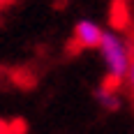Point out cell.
<instances>
[{"label": "cell", "mask_w": 134, "mask_h": 134, "mask_svg": "<svg viewBox=\"0 0 134 134\" xmlns=\"http://www.w3.org/2000/svg\"><path fill=\"white\" fill-rule=\"evenodd\" d=\"M102 35L104 30L97 26L95 21H79L74 26V32H72V40L67 42V53L76 55L86 49H99V42H102Z\"/></svg>", "instance_id": "cell-2"}, {"label": "cell", "mask_w": 134, "mask_h": 134, "mask_svg": "<svg viewBox=\"0 0 134 134\" xmlns=\"http://www.w3.org/2000/svg\"><path fill=\"white\" fill-rule=\"evenodd\" d=\"M0 134H19V132H14L12 127H9V122L0 120Z\"/></svg>", "instance_id": "cell-6"}, {"label": "cell", "mask_w": 134, "mask_h": 134, "mask_svg": "<svg viewBox=\"0 0 134 134\" xmlns=\"http://www.w3.org/2000/svg\"><path fill=\"white\" fill-rule=\"evenodd\" d=\"M122 83H125V79H120V76H116V74H109V72H107L99 86H102L104 90H111V93H118V90L122 88Z\"/></svg>", "instance_id": "cell-5"}, {"label": "cell", "mask_w": 134, "mask_h": 134, "mask_svg": "<svg viewBox=\"0 0 134 134\" xmlns=\"http://www.w3.org/2000/svg\"><path fill=\"white\" fill-rule=\"evenodd\" d=\"M99 53L107 63V72L109 74H116L125 79L130 74V67H132L134 53L132 49L127 46V42L118 37L116 32H104L102 35V42H99Z\"/></svg>", "instance_id": "cell-1"}, {"label": "cell", "mask_w": 134, "mask_h": 134, "mask_svg": "<svg viewBox=\"0 0 134 134\" xmlns=\"http://www.w3.org/2000/svg\"><path fill=\"white\" fill-rule=\"evenodd\" d=\"M5 2H7V0H0V7H2V5H5Z\"/></svg>", "instance_id": "cell-8"}, {"label": "cell", "mask_w": 134, "mask_h": 134, "mask_svg": "<svg viewBox=\"0 0 134 134\" xmlns=\"http://www.w3.org/2000/svg\"><path fill=\"white\" fill-rule=\"evenodd\" d=\"M132 40H134V35H132Z\"/></svg>", "instance_id": "cell-9"}, {"label": "cell", "mask_w": 134, "mask_h": 134, "mask_svg": "<svg viewBox=\"0 0 134 134\" xmlns=\"http://www.w3.org/2000/svg\"><path fill=\"white\" fill-rule=\"evenodd\" d=\"M95 99H97V104L104 109V111H109V113H113V111H118V109L122 107L120 95H118V93H111V90H104L102 86L95 90Z\"/></svg>", "instance_id": "cell-4"}, {"label": "cell", "mask_w": 134, "mask_h": 134, "mask_svg": "<svg viewBox=\"0 0 134 134\" xmlns=\"http://www.w3.org/2000/svg\"><path fill=\"white\" fill-rule=\"evenodd\" d=\"M109 21L113 28H127L130 26V9L125 0H113L111 2V12H109Z\"/></svg>", "instance_id": "cell-3"}, {"label": "cell", "mask_w": 134, "mask_h": 134, "mask_svg": "<svg viewBox=\"0 0 134 134\" xmlns=\"http://www.w3.org/2000/svg\"><path fill=\"white\" fill-rule=\"evenodd\" d=\"M130 88H132V95H134V60H132V67H130Z\"/></svg>", "instance_id": "cell-7"}]
</instances>
